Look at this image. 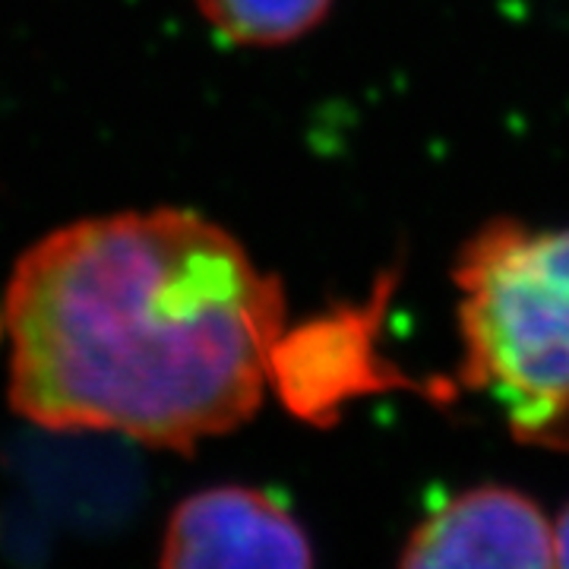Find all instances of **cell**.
Here are the masks:
<instances>
[{
  "mask_svg": "<svg viewBox=\"0 0 569 569\" xmlns=\"http://www.w3.org/2000/svg\"><path fill=\"white\" fill-rule=\"evenodd\" d=\"M3 320L20 418L190 452L257 415L284 295L222 224L162 206L44 234Z\"/></svg>",
  "mask_w": 569,
  "mask_h": 569,
  "instance_id": "1",
  "label": "cell"
},
{
  "mask_svg": "<svg viewBox=\"0 0 569 569\" xmlns=\"http://www.w3.org/2000/svg\"><path fill=\"white\" fill-rule=\"evenodd\" d=\"M462 377L526 443L569 449V228L488 222L459 253Z\"/></svg>",
  "mask_w": 569,
  "mask_h": 569,
  "instance_id": "2",
  "label": "cell"
},
{
  "mask_svg": "<svg viewBox=\"0 0 569 569\" xmlns=\"http://www.w3.org/2000/svg\"><path fill=\"white\" fill-rule=\"evenodd\" d=\"M168 569H305L313 563L301 522L266 490L222 485L181 500L162 538Z\"/></svg>",
  "mask_w": 569,
  "mask_h": 569,
  "instance_id": "3",
  "label": "cell"
},
{
  "mask_svg": "<svg viewBox=\"0 0 569 569\" xmlns=\"http://www.w3.org/2000/svg\"><path fill=\"white\" fill-rule=\"evenodd\" d=\"M399 567H553V522L522 490H462L415 526Z\"/></svg>",
  "mask_w": 569,
  "mask_h": 569,
  "instance_id": "4",
  "label": "cell"
},
{
  "mask_svg": "<svg viewBox=\"0 0 569 569\" xmlns=\"http://www.w3.org/2000/svg\"><path fill=\"white\" fill-rule=\"evenodd\" d=\"M367 313L320 317L282 332L269 361V387L305 421H329L339 406L377 387Z\"/></svg>",
  "mask_w": 569,
  "mask_h": 569,
  "instance_id": "5",
  "label": "cell"
},
{
  "mask_svg": "<svg viewBox=\"0 0 569 569\" xmlns=\"http://www.w3.org/2000/svg\"><path fill=\"white\" fill-rule=\"evenodd\" d=\"M197 7L231 44L276 48L313 32L332 0H197Z\"/></svg>",
  "mask_w": 569,
  "mask_h": 569,
  "instance_id": "6",
  "label": "cell"
},
{
  "mask_svg": "<svg viewBox=\"0 0 569 569\" xmlns=\"http://www.w3.org/2000/svg\"><path fill=\"white\" fill-rule=\"evenodd\" d=\"M553 567H569V503L553 519Z\"/></svg>",
  "mask_w": 569,
  "mask_h": 569,
  "instance_id": "7",
  "label": "cell"
},
{
  "mask_svg": "<svg viewBox=\"0 0 569 569\" xmlns=\"http://www.w3.org/2000/svg\"><path fill=\"white\" fill-rule=\"evenodd\" d=\"M7 336V320H3V307H0V339Z\"/></svg>",
  "mask_w": 569,
  "mask_h": 569,
  "instance_id": "8",
  "label": "cell"
}]
</instances>
